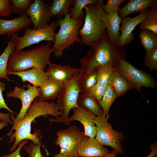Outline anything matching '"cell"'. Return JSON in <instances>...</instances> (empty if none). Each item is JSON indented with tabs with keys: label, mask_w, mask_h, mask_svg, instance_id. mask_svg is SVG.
Wrapping results in <instances>:
<instances>
[{
	"label": "cell",
	"mask_w": 157,
	"mask_h": 157,
	"mask_svg": "<svg viewBox=\"0 0 157 157\" xmlns=\"http://www.w3.org/2000/svg\"><path fill=\"white\" fill-rule=\"evenodd\" d=\"M86 54L79 61L83 74L91 72L99 66L109 63L114 65L121 59H125L126 51L123 47L114 44L110 39L107 30L99 40L88 46Z\"/></svg>",
	"instance_id": "obj_1"
},
{
	"label": "cell",
	"mask_w": 157,
	"mask_h": 157,
	"mask_svg": "<svg viewBox=\"0 0 157 157\" xmlns=\"http://www.w3.org/2000/svg\"><path fill=\"white\" fill-rule=\"evenodd\" d=\"M51 42L40 47L25 51L15 50L10 55L7 70L12 72L26 70L33 67H40L45 70L51 62L53 49L50 47Z\"/></svg>",
	"instance_id": "obj_2"
},
{
	"label": "cell",
	"mask_w": 157,
	"mask_h": 157,
	"mask_svg": "<svg viewBox=\"0 0 157 157\" xmlns=\"http://www.w3.org/2000/svg\"><path fill=\"white\" fill-rule=\"evenodd\" d=\"M104 1L99 0L95 3L85 6L84 23L78 31L82 44L88 46L92 42L100 39L104 35L106 30L102 26L101 19L105 12L103 6Z\"/></svg>",
	"instance_id": "obj_3"
},
{
	"label": "cell",
	"mask_w": 157,
	"mask_h": 157,
	"mask_svg": "<svg viewBox=\"0 0 157 157\" xmlns=\"http://www.w3.org/2000/svg\"><path fill=\"white\" fill-rule=\"evenodd\" d=\"M83 22V19L77 20L72 19L69 13L65 15L64 18L57 19L56 23L58 26H60V28L55 34L52 47L55 56L61 57L63 51L69 48L75 42L82 44L78 31L82 26Z\"/></svg>",
	"instance_id": "obj_4"
},
{
	"label": "cell",
	"mask_w": 157,
	"mask_h": 157,
	"mask_svg": "<svg viewBox=\"0 0 157 157\" xmlns=\"http://www.w3.org/2000/svg\"><path fill=\"white\" fill-rule=\"evenodd\" d=\"M83 72L80 71L74 75L70 80L63 83V87L57 97V104L62 113L60 117L55 119L49 118L51 122H63L67 126L70 124L68 120L70 110L75 107H78L77 101L81 92L80 85Z\"/></svg>",
	"instance_id": "obj_5"
},
{
	"label": "cell",
	"mask_w": 157,
	"mask_h": 157,
	"mask_svg": "<svg viewBox=\"0 0 157 157\" xmlns=\"http://www.w3.org/2000/svg\"><path fill=\"white\" fill-rule=\"evenodd\" d=\"M108 120L104 113L96 116L94 120L96 129L94 138L102 145L112 148L117 155L122 154L124 150L121 142L124 136L122 132L114 130Z\"/></svg>",
	"instance_id": "obj_6"
},
{
	"label": "cell",
	"mask_w": 157,
	"mask_h": 157,
	"mask_svg": "<svg viewBox=\"0 0 157 157\" xmlns=\"http://www.w3.org/2000/svg\"><path fill=\"white\" fill-rule=\"evenodd\" d=\"M56 135L57 138L55 143L60 147V150L53 157H78L77 148L84 136V132L74 125L66 129L59 130Z\"/></svg>",
	"instance_id": "obj_7"
},
{
	"label": "cell",
	"mask_w": 157,
	"mask_h": 157,
	"mask_svg": "<svg viewBox=\"0 0 157 157\" xmlns=\"http://www.w3.org/2000/svg\"><path fill=\"white\" fill-rule=\"evenodd\" d=\"M57 25L56 22H53L45 27L37 30L27 28L24 29V35L18 36L17 34L14 33L11 38L16 50L22 49L33 44H38L43 41H47L54 43L55 36L56 34L55 30Z\"/></svg>",
	"instance_id": "obj_8"
},
{
	"label": "cell",
	"mask_w": 157,
	"mask_h": 157,
	"mask_svg": "<svg viewBox=\"0 0 157 157\" xmlns=\"http://www.w3.org/2000/svg\"><path fill=\"white\" fill-rule=\"evenodd\" d=\"M115 69L128 82L131 88L140 92L142 87L154 88L156 82L148 73L136 68L131 64L122 58L115 65Z\"/></svg>",
	"instance_id": "obj_9"
},
{
	"label": "cell",
	"mask_w": 157,
	"mask_h": 157,
	"mask_svg": "<svg viewBox=\"0 0 157 157\" xmlns=\"http://www.w3.org/2000/svg\"><path fill=\"white\" fill-rule=\"evenodd\" d=\"M60 109V107L55 102L40 101L37 99L28 108L23 120L27 132L28 134L31 133V123L35 118L41 116L47 118L48 115L58 118L62 114L61 111H59Z\"/></svg>",
	"instance_id": "obj_10"
},
{
	"label": "cell",
	"mask_w": 157,
	"mask_h": 157,
	"mask_svg": "<svg viewBox=\"0 0 157 157\" xmlns=\"http://www.w3.org/2000/svg\"><path fill=\"white\" fill-rule=\"evenodd\" d=\"M51 2L45 3L42 0H35L29 6L24 14L29 16L33 24V29L43 28L48 25L51 17L50 7Z\"/></svg>",
	"instance_id": "obj_11"
},
{
	"label": "cell",
	"mask_w": 157,
	"mask_h": 157,
	"mask_svg": "<svg viewBox=\"0 0 157 157\" xmlns=\"http://www.w3.org/2000/svg\"><path fill=\"white\" fill-rule=\"evenodd\" d=\"M10 117L13 121V126L9 132L5 136L9 137V143L15 140L13 144L10 148V151H14L18 145L24 140H30L36 145L41 144L39 138L41 133L39 130H35L33 133L28 134L24 126L23 120L17 119L13 113H11Z\"/></svg>",
	"instance_id": "obj_12"
},
{
	"label": "cell",
	"mask_w": 157,
	"mask_h": 157,
	"mask_svg": "<svg viewBox=\"0 0 157 157\" xmlns=\"http://www.w3.org/2000/svg\"><path fill=\"white\" fill-rule=\"evenodd\" d=\"M149 10L146 9L139 14L133 17L131 16L123 18L121 22L120 36L117 42V46L120 47L129 45L135 39L133 31L137 25L147 17Z\"/></svg>",
	"instance_id": "obj_13"
},
{
	"label": "cell",
	"mask_w": 157,
	"mask_h": 157,
	"mask_svg": "<svg viewBox=\"0 0 157 157\" xmlns=\"http://www.w3.org/2000/svg\"><path fill=\"white\" fill-rule=\"evenodd\" d=\"M26 86L28 88L26 90L24 87H15L14 90L8 92L6 95V98H19L21 101L22 108L15 117L17 120L23 119L28 109L34 99L38 96V88L29 84H27Z\"/></svg>",
	"instance_id": "obj_14"
},
{
	"label": "cell",
	"mask_w": 157,
	"mask_h": 157,
	"mask_svg": "<svg viewBox=\"0 0 157 157\" xmlns=\"http://www.w3.org/2000/svg\"><path fill=\"white\" fill-rule=\"evenodd\" d=\"M107 148L98 142L94 138L84 135L77 150L78 157H103L109 152Z\"/></svg>",
	"instance_id": "obj_15"
},
{
	"label": "cell",
	"mask_w": 157,
	"mask_h": 157,
	"mask_svg": "<svg viewBox=\"0 0 157 157\" xmlns=\"http://www.w3.org/2000/svg\"><path fill=\"white\" fill-rule=\"evenodd\" d=\"M72 109L74 113L68 117L69 121H79L83 126L84 135L94 138L96 129L94 120L96 116L87 110L79 107L74 108Z\"/></svg>",
	"instance_id": "obj_16"
},
{
	"label": "cell",
	"mask_w": 157,
	"mask_h": 157,
	"mask_svg": "<svg viewBox=\"0 0 157 157\" xmlns=\"http://www.w3.org/2000/svg\"><path fill=\"white\" fill-rule=\"evenodd\" d=\"M42 68L33 67L29 69L17 72L7 70V75H17L20 77L23 82L28 81L37 88H40L45 83L49 78L48 73Z\"/></svg>",
	"instance_id": "obj_17"
},
{
	"label": "cell",
	"mask_w": 157,
	"mask_h": 157,
	"mask_svg": "<svg viewBox=\"0 0 157 157\" xmlns=\"http://www.w3.org/2000/svg\"><path fill=\"white\" fill-rule=\"evenodd\" d=\"M32 24L30 18L24 13L11 19L6 20L0 17V36L6 34L9 39L12 35L20 32L23 28H28Z\"/></svg>",
	"instance_id": "obj_18"
},
{
	"label": "cell",
	"mask_w": 157,
	"mask_h": 157,
	"mask_svg": "<svg viewBox=\"0 0 157 157\" xmlns=\"http://www.w3.org/2000/svg\"><path fill=\"white\" fill-rule=\"evenodd\" d=\"M117 12L111 13L104 12L101 19L103 28L105 30L107 28L110 39L116 45L120 36V25L122 19L119 15Z\"/></svg>",
	"instance_id": "obj_19"
},
{
	"label": "cell",
	"mask_w": 157,
	"mask_h": 157,
	"mask_svg": "<svg viewBox=\"0 0 157 157\" xmlns=\"http://www.w3.org/2000/svg\"><path fill=\"white\" fill-rule=\"evenodd\" d=\"M48 65L46 71L49 78L63 83L71 79L80 71V68L73 67L67 65H57L51 62Z\"/></svg>",
	"instance_id": "obj_20"
},
{
	"label": "cell",
	"mask_w": 157,
	"mask_h": 157,
	"mask_svg": "<svg viewBox=\"0 0 157 157\" xmlns=\"http://www.w3.org/2000/svg\"><path fill=\"white\" fill-rule=\"evenodd\" d=\"M63 87V83L49 78L42 86L38 88V96L37 99L40 101L55 99Z\"/></svg>",
	"instance_id": "obj_21"
},
{
	"label": "cell",
	"mask_w": 157,
	"mask_h": 157,
	"mask_svg": "<svg viewBox=\"0 0 157 157\" xmlns=\"http://www.w3.org/2000/svg\"><path fill=\"white\" fill-rule=\"evenodd\" d=\"M156 4L157 0H131L123 8L119 9L117 12L123 18L130 14L141 13Z\"/></svg>",
	"instance_id": "obj_22"
},
{
	"label": "cell",
	"mask_w": 157,
	"mask_h": 157,
	"mask_svg": "<svg viewBox=\"0 0 157 157\" xmlns=\"http://www.w3.org/2000/svg\"><path fill=\"white\" fill-rule=\"evenodd\" d=\"M77 104L79 107L87 110L96 116L104 113L99 102L94 97L87 92L79 93Z\"/></svg>",
	"instance_id": "obj_23"
},
{
	"label": "cell",
	"mask_w": 157,
	"mask_h": 157,
	"mask_svg": "<svg viewBox=\"0 0 157 157\" xmlns=\"http://www.w3.org/2000/svg\"><path fill=\"white\" fill-rule=\"evenodd\" d=\"M108 84L113 89L117 97L132 88L127 81L115 69L110 76Z\"/></svg>",
	"instance_id": "obj_24"
},
{
	"label": "cell",
	"mask_w": 157,
	"mask_h": 157,
	"mask_svg": "<svg viewBox=\"0 0 157 157\" xmlns=\"http://www.w3.org/2000/svg\"><path fill=\"white\" fill-rule=\"evenodd\" d=\"M74 2L75 0H52L50 7L51 17L56 16L58 18H63L64 15L69 13Z\"/></svg>",
	"instance_id": "obj_25"
},
{
	"label": "cell",
	"mask_w": 157,
	"mask_h": 157,
	"mask_svg": "<svg viewBox=\"0 0 157 157\" xmlns=\"http://www.w3.org/2000/svg\"><path fill=\"white\" fill-rule=\"evenodd\" d=\"M15 49V45L11 38L8 42L7 47L0 55V78H5L8 81H10L11 80L7 74L8 61L10 55Z\"/></svg>",
	"instance_id": "obj_26"
},
{
	"label": "cell",
	"mask_w": 157,
	"mask_h": 157,
	"mask_svg": "<svg viewBox=\"0 0 157 157\" xmlns=\"http://www.w3.org/2000/svg\"><path fill=\"white\" fill-rule=\"evenodd\" d=\"M117 97L113 89L110 85L107 84L105 87L102 98L99 102L108 119L110 117L108 113L110 107Z\"/></svg>",
	"instance_id": "obj_27"
},
{
	"label": "cell",
	"mask_w": 157,
	"mask_h": 157,
	"mask_svg": "<svg viewBox=\"0 0 157 157\" xmlns=\"http://www.w3.org/2000/svg\"><path fill=\"white\" fill-rule=\"evenodd\" d=\"M139 37L146 52L157 48V34L147 30H141Z\"/></svg>",
	"instance_id": "obj_28"
},
{
	"label": "cell",
	"mask_w": 157,
	"mask_h": 157,
	"mask_svg": "<svg viewBox=\"0 0 157 157\" xmlns=\"http://www.w3.org/2000/svg\"><path fill=\"white\" fill-rule=\"evenodd\" d=\"M139 24L141 30H147L157 34V4L151 7L147 18Z\"/></svg>",
	"instance_id": "obj_29"
},
{
	"label": "cell",
	"mask_w": 157,
	"mask_h": 157,
	"mask_svg": "<svg viewBox=\"0 0 157 157\" xmlns=\"http://www.w3.org/2000/svg\"><path fill=\"white\" fill-rule=\"evenodd\" d=\"M99 0H75L74 6L70 9L69 13L71 18L77 20L83 19L85 12L83 9L85 6L97 2Z\"/></svg>",
	"instance_id": "obj_30"
},
{
	"label": "cell",
	"mask_w": 157,
	"mask_h": 157,
	"mask_svg": "<svg viewBox=\"0 0 157 157\" xmlns=\"http://www.w3.org/2000/svg\"><path fill=\"white\" fill-rule=\"evenodd\" d=\"M96 69L98 72L97 83L106 87L110 76L115 70V65L107 63L100 65Z\"/></svg>",
	"instance_id": "obj_31"
},
{
	"label": "cell",
	"mask_w": 157,
	"mask_h": 157,
	"mask_svg": "<svg viewBox=\"0 0 157 157\" xmlns=\"http://www.w3.org/2000/svg\"><path fill=\"white\" fill-rule=\"evenodd\" d=\"M98 71L96 69L89 73L82 74L80 85L81 92H87L97 82Z\"/></svg>",
	"instance_id": "obj_32"
},
{
	"label": "cell",
	"mask_w": 157,
	"mask_h": 157,
	"mask_svg": "<svg viewBox=\"0 0 157 157\" xmlns=\"http://www.w3.org/2000/svg\"><path fill=\"white\" fill-rule=\"evenodd\" d=\"M33 0H9L11 13L18 16L24 14Z\"/></svg>",
	"instance_id": "obj_33"
},
{
	"label": "cell",
	"mask_w": 157,
	"mask_h": 157,
	"mask_svg": "<svg viewBox=\"0 0 157 157\" xmlns=\"http://www.w3.org/2000/svg\"><path fill=\"white\" fill-rule=\"evenodd\" d=\"M144 63V65L149 67L150 70L157 69V48L147 52Z\"/></svg>",
	"instance_id": "obj_34"
},
{
	"label": "cell",
	"mask_w": 157,
	"mask_h": 157,
	"mask_svg": "<svg viewBox=\"0 0 157 157\" xmlns=\"http://www.w3.org/2000/svg\"><path fill=\"white\" fill-rule=\"evenodd\" d=\"M41 144H35L32 141H31L28 146L24 145L23 149L28 154V157H45L43 155L40 150Z\"/></svg>",
	"instance_id": "obj_35"
},
{
	"label": "cell",
	"mask_w": 157,
	"mask_h": 157,
	"mask_svg": "<svg viewBox=\"0 0 157 157\" xmlns=\"http://www.w3.org/2000/svg\"><path fill=\"white\" fill-rule=\"evenodd\" d=\"M125 0H108L103 8L104 11L108 13H111L118 11L120 4Z\"/></svg>",
	"instance_id": "obj_36"
},
{
	"label": "cell",
	"mask_w": 157,
	"mask_h": 157,
	"mask_svg": "<svg viewBox=\"0 0 157 157\" xmlns=\"http://www.w3.org/2000/svg\"><path fill=\"white\" fill-rule=\"evenodd\" d=\"M105 87L97 83L87 92L94 97L99 102L103 96Z\"/></svg>",
	"instance_id": "obj_37"
},
{
	"label": "cell",
	"mask_w": 157,
	"mask_h": 157,
	"mask_svg": "<svg viewBox=\"0 0 157 157\" xmlns=\"http://www.w3.org/2000/svg\"><path fill=\"white\" fill-rule=\"evenodd\" d=\"M11 13L9 0H0V16L7 17Z\"/></svg>",
	"instance_id": "obj_38"
},
{
	"label": "cell",
	"mask_w": 157,
	"mask_h": 157,
	"mask_svg": "<svg viewBox=\"0 0 157 157\" xmlns=\"http://www.w3.org/2000/svg\"><path fill=\"white\" fill-rule=\"evenodd\" d=\"M5 89V84L0 80V109L4 108L11 114L15 113V112L10 108L7 105L2 95V92Z\"/></svg>",
	"instance_id": "obj_39"
},
{
	"label": "cell",
	"mask_w": 157,
	"mask_h": 157,
	"mask_svg": "<svg viewBox=\"0 0 157 157\" xmlns=\"http://www.w3.org/2000/svg\"><path fill=\"white\" fill-rule=\"evenodd\" d=\"M28 142V140H24L22 141L18 145L17 148L11 153L3 156L0 157H22L20 154L21 149Z\"/></svg>",
	"instance_id": "obj_40"
},
{
	"label": "cell",
	"mask_w": 157,
	"mask_h": 157,
	"mask_svg": "<svg viewBox=\"0 0 157 157\" xmlns=\"http://www.w3.org/2000/svg\"><path fill=\"white\" fill-rule=\"evenodd\" d=\"M11 113H3L0 112V120L1 121H5L9 124H13V121L10 118Z\"/></svg>",
	"instance_id": "obj_41"
},
{
	"label": "cell",
	"mask_w": 157,
	"mask_h": 157,
	"mask_svg": "<svg viewBox=\"0 0 157 157\" xmlns=\"http://www.w3.org/2000/svg\"><path fill=\"white\" fill-rule=\"evenodd\" d=\"M151 151L146 157H155L157 154V146L156 144L151 145L150 147Z\"/></svg>",
	"instance_id": "obj_42"
},
{
	"label": "cell",
	"mask_w": 157,
	"mask_h": 157,
	"mask_svg": "<svg viewBox=\"0 0 157 157\" xmlns=\"http://www.w3.org/2000/svg\"><path fill=\"white\" fill-rule=\"evenodd\" d=\"M117 155L116 151L113 150L106 154L103 157H115Z\"/></svg>",
	"instance_id": "obj_43"
},
{
	"label": "cell",
	"mask_w": 157,
	"mask_h": 157,
	"mask_svg": "<svg viewBox=\"0 0 157 157\" xmlns=\"http://www.w3.org/2000/svg\"><path fill=\"white\" fill-rule=\"evenodd\" d=\"M8 123L5 121H1L0 122V130L6 126L8 125Z\"/></svg>",
	"instance_id": "obj_44"
},
{
	"label": "cell",
	"mask_w": 157,
	"mask_h": 157,
	"mask_svg": "<svg viewBox=\"0 0 157 157\" xmlns=\"http://www.w3.org/2000/svg\"></svg>",
	"instance_id": "obj_45"
}]
</instances>
